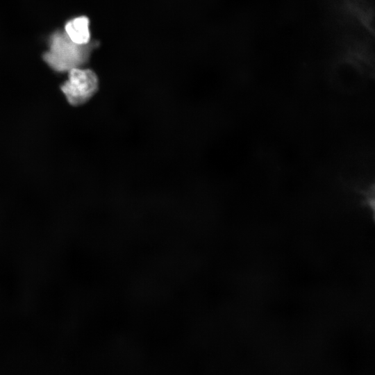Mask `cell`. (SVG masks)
<instances>
[{
	"instance_id": "cell-1",
	"label": "cell",
	"mask_w": 375,
	"mask_h": 375,
	"mask_svg": "<svg viewBox=\"0 0 375 375\" xmlns=\"http://www.w3.org/2000/svg\"><path fill=\"white\" fill-rule=\"evenodd\" d=\"M95 44H77L65 32L56 31L50 38L49 49L43 55L44 61L53 70L59 72L81 67L89 59Z\"/></svg>"
},
{
	"instance_id": "cell-3",
	"label": "cell",
	"mask_w": 375,
	"mask_h": 375,
	"mask_svg": "<svg viewBox=\"0 0 375 375\" xmlns=\"http://www.w3.org/2000/svg\"><path fill=\"white\" fill-rule=\"evenodd\" d=\"M89 19L85 16L73 18L65 26V33L74 43L87 44L90 40Z\"/></svg>"
},
{
	"instance_id": "cell-2",
	"label": "cell",
	"mask_w": 375,
	"mask_h": 375,
	"mask_svg": "<svg viewBox=\"0 0 375 375\" xmlns=\"http://www.w3.org/2000/svg\"><path fill=\"white\" fill-rule=\"evenodd\" d=\"M67 72L68 78L61 86L67 100L74 106L85 103L98 88L95 73L91 69L81 67L74 68Z\"/></svg>"
}]
</instances>
